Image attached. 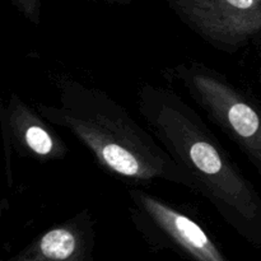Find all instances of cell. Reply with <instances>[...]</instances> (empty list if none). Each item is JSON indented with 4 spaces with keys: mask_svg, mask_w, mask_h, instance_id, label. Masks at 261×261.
Instances as JSON below:
<instances>
[{
    "mask_svg": "<svg viewBox=\"0 0 261 261\" xmlns=\"http://www.w3.org/2000/svg\"><path fill=\"white\" fill-rule=\"evenodd\" d=\"M138 111L168 154L190 176L219 217L250 244L261 246V195L205 120L173 88L144 83Z\"/></svg>",
    "mask_w": 261,
    "mask_h": 261,
    "instance_id": "6da1fadb",
    "label": "cell"
},
{
    "mask_svg": "<svg viewBox=\"0 0 261 261\" xmlns=\"http://www.w3.org/2000/svg\"><path fill=\"white\" fill-rule=\"evenodd\" d=\"M58 105L38 106L43 119L70 133L101 171L129 184L165 181L195 193L194 180L122 105L71 76L55 78Z\"/></svg>",
    "mask_w": 261,
    "mask_h": 261,
    "instance_id": "7a4b0ae2",
    "label": "cell"
},
{
    "mask_svg": "<svg viewBox=\"0 0 261 261\" xmlns=\"http://www.w3.org/2000/svg\"><path fill=\"white\" fill-rule=\"evenodd\" d=\"M163 74L176 82L261 177V101L218 69L199 60H186Z\"/></svg>",
    "mask_w": 261,
    "mask_h": 261,
    "instance_id": "3957f363",
    "label": "cell"
},
{
    "mask_svg": "<svg viewBox=\"0 0 261 261\" xmlns=\"http://www.w3.org/2000/svg\"><path fill=\"white\" fill-rule=\"evenodd\" d=\"M129 214L152 249H170L190 261H228L211 234L184 211L137 186L126 190Z\"/></svg>",
    "mask_w": 261,
    "mask_h": 261,
    "instance_id": "277c9868",
    "label": "cell"
},
{
    "mask_svg": "<svg viewBox=\"0 0 261 261\" xmlns=\"http://www.w3.org/2000/svg\"><path fill=\"white\" fill-rule=\"evenodd\" d=\"M176 17L221 53H240L261 38V0H166Z\"/></svg>",
    "mask_w": 261,
    "mask_h": 261,
    "instance_id": "5b68a950",
    "label": "cell"
},
{
    "mask_svg": "<svg viewBox=\"0 0 261 261\" xmlns=\"http://www.w3.org/2000/svg\"><path fill=\"white\" fill-rule=\"evenodd\" d=\"M20 9L24 13H27L28 17L35 22H38L40 18V7L41 3L40 0H14Z\"/></svg>",
    "mask_w": 261,
    "mask_h": 261,
    "instance_id": "8992f818",
    "label": "cell"
},
{
    "mask_svg": "<svg viewBox=\"0 0 261 261\" xmlns=\"http://www.w3.org/2000/svg\"><path fill=\"white\" fill-rule=\"evenodd\" d=\"M96 2L106 3V4H116V5H130L133 0H96Z\"/></svg>",
    "mask_w": 261,
    "mask_h": 261,
    "instance_id": "52a82bcc",
    "label": "cell"
},
{
    "mask_svg": "<svg viewBox=\"0 0 261 261\" xmlns=\"http://www.w3.org/2000/svg\"><path fill=\"white\" fill-rule=\"evenodd\" d=\"M257 82H259V84L261 87V68L259 69V71H257Z\"/></svg>",
    "mask_w": 261,
    "mask_h": 261,
    "instance_id": "ba28073f",
    "label": "cell"
},
{
    "mask_svg": "<svg viewBox=\"0 0 261 261\" xmlns=\"http://www.w3.org/2000/svg\"><path fill=\"white\" fill-rule=\"evenodd\" d=\"M255 46H256V47H259L261 50V38H260V40H257L256 42H255Z\"/></svg>",
    "mask_w": 261,
    "mask_h": 261,
    "instance_id": "9c48e42d",
    "label": "cell"
}]
</instances>
